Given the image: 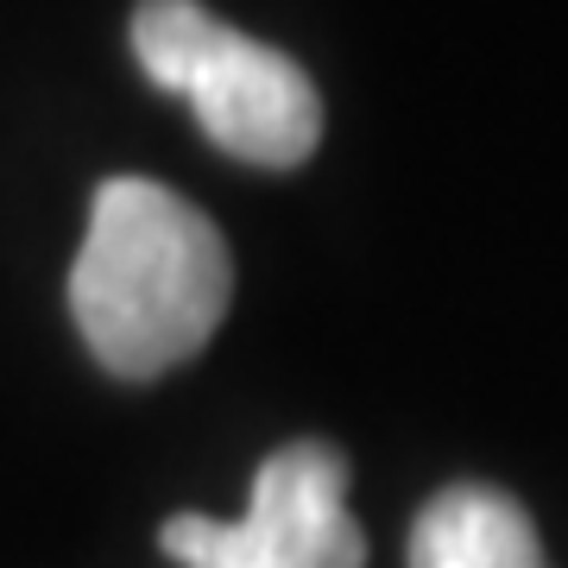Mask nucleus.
I'll list each match as a JSON object with an SVG mask.
<instances>
[{
  "label": "nucleus",
  "mask_w": 568,
  "mask_h": 568,
  "mask_svg": "<svg viewBox=\"0 0 568 568\" xmlns=\"http://www.w3.org/2000/svg\"><path fill=\"white\" fill-rule=\"evenodd\" d=\"M234 297L222 227L152 178H108L89 209L70 310L89 354L121 379H159L222 328Z\"/></svg>",
  "instance_id": "nucleus-1"
},
{
  "label": "nucleus",
  "mask_w": 568,
  "mask_h": 568,
  "mask_svg": "<svg viewBox=\"0 0 568 568\" xmlns=\"http://www.w3.org/2000/svg\"><path fill=\"white\" fill-rule=\"evenodd\" d=\"M133 58L196 108L203 133L246 164H304L323 140V95L272 44L234 32L203 0H140Z\"/></svg>",
  "instance_id": "nucleus-2"
},
{
  "label": "nucleus",
  "mask_w": 568,
  "mask_h": 568,
  "mask_svg": "<svg viewBox=\"0 0 568 568\" xmlns=\"http://www.w3.org/2000/svg\"><path fill=\"white\" fill-rule=\"evenodd\" d=\"M159 544L183 568H361L366 537L347 511V462L328 443H284L253 474L241 518L178 511Z\"/></svg>",
  "instance_id": "nucleus-3"
},
{
  "label": "nucleus",
  "mask_w": 568,
  "mask_h": 568,
  "mask_svg": "<svg viewBox=\"0 0 568 568\" xmlns=\"http://www.w3.org/2000/svg\"><path fill=\"white\" fill-rule=\"evenodd\" d=\"M410 568H544V544L511 493L462 480L417 511Z\"/></svg>",
  "instance_id": "nucleus-4"
}]
</instances>
